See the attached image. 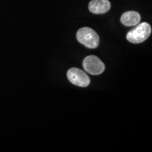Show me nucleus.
I'll list each match as a JSON object with an SVG mask.
<instances>
[{"instance_id": "f257e3e1", "label": "nucleus", "mask_w": 152, "mask_h": 152, "mask_svg": "<svg viewBox=\"0 0 152 152\" xmlns=\"http://www.w3.org/2000/svg\"><path fill=\"white\" fill-rule=\"evenodd\" d=\"M77 41L87 48L95 49L99 44V37L94 30L90 28L84 27L78 30L76 33Z\"/></svg>"}, {"instance_id": "f03ea898", "label": "nucleus", "mask_w": 152, "mask_h": 152, "mask_svg": "<svg viewBox=\"0 0 152 152\" xmlns=\"http://www.w3.org/2000/svg\"><path fill=\"white\" fill-rule=\"evenodd\" d=\"M151 33V26L147 23L144 22L138 24L134 29L129 31L126 35V38L131 43H142L149 38Z\"/></svg>"}, {"instance_id": "7ed1b4c3", "label": "nucleus", "mask_w": 152, "mask_h": 152, "mask_svg": "<svg viewBox=\"0 0 152 152\" xmlns=\"http://www.w3.org/2000/svg\"><path fill=\"white\" fill-rule=\"evenodd\" d=\"M83 66L87 73L94 75H97L102 73L105 70L104 64L96 56H87L83 60Z\"/></svg>"}, {"instance_id": "20e7f679", "label": "nucleus", "mask_w": 152, "mask_h": 152, "mask_svg": "<svg viewBox=\"0 0 152 152\" xmlns=\"http://www.w3.org/2000/svg\"><path fill=\"white\" fill-rule=\"evenodd\" d=\"M67 77L72 84L76 86L85 87H87L90 83V79L89 76L85 73L76 68H72L68 70Z\"/></svg>"}, {"instance_id": "39448f33", "label": "nucleus", "mask_w": 152, "mask_h": 152, "mask_svg": "<svg viewBox=\"0 0 152 152\" xmlns=\"http://www.w3.org/2000/svg\"><path fill=\"white\" fill-rule=\"evenodd\" d=\"M110 8L111 4L109 0H92L89 4V10L95 14H105Z\"/></svg>"}, {"instance_id": "423d86ee", "label": "nucleus", "mask_w": 152, "mask_h": 152, "mask_svg": "<svg viewBox=\"0 0 152 152\" xmlns=\"http://www.w3.org/2000/svg\"><path fill=\"white\" fill-rule=\"evenodd\" d=\"M141 20V16L136 11H127L122 15L121 22L125 26H134L137 25Z\"/></svg>"}]
</instances>
